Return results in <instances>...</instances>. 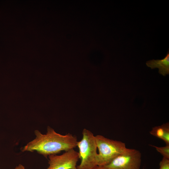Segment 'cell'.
I'll return each mask as SVG.
<instances>
[{
  "instance_id": "cell-1",
  "label": "cell",
  "mask_w": 169,
  "mask_h": 169,
  "mask_svg": "<svg viewBox=\"0 0 169 169\" xmlns=\"http://www.w3.org/2000/svg\"><path fill=\"white\" fill-rule=\"evenodd\" d=\"M34 133L35 138L22 148V151H36L47 158L50 155H56L77 146L78 141L76 136L69 133L65 135L58 133L49 126L45 134L38 130H35Z\"/></svg>"
},
{
  "instance_id": "cell-2",
  "label": "cell",
  "mask_w": 169,
  "mask_h": 169,
  "mask_svg": "<svg viewBox=\"0 0 169 169\" xmlns=\"http://www.w3.org/2000/svg\"><path fill=\"white\" fill-rule=\"evenodd\" d=\"M82 139L78 141L79 158L81 161L77 169H92L97 166V146L95 137L89 130H83Z\"/></svg>"
},
{
  "instance_id": "cell-3",
  "label": "cell",
  "mask_w": 169,
  "mask_h": 169,
  "mask_svg": "<svg viewBox=\"0 0 169 169\" xmlns=\"http://www.w3.org/2000/svg\"><path fill=\"white\" fill-rule=\"evenodd\" d=\"M95 137L99 151L97 166H103L108 164L117 156L129 149L122 141L110 139L101 135Z\"/></svg>"
},
{
  "instance_id": "cell-4",
  "label": "cell",
  "mask_w": 169,
  "mask_h": 169,
  "mask_svg": "<svg viewBox=\"0 0 169 169\" xmlns=\"http://www.w3.org/2000/svg\"><path fill=\"white\" fill-rule=\"evenodd\" d=\"M141 156L138 150L129 149L103 166L109 169H140Z\"/></svg>"
},
{
  "instance_id": "cell-5",
  "label": "cell",
  "mask_w": 169,
  "mask_h": 169,
  "mask_svg": "<svg viewBox=\"0 0 169 169\" xmlns=\"http://www.w3.org/2000/svg\"><path fill=\"white\" fill-rule=\"evenodd\" d=\"M48 157L49 165L47 169H77V163L79 158V154L74 149L61 155H50Z\"/></svg>"
},
{
  "instance_id": "cell-6",
  "label": "cell",
  "mask_w": 169,
  "mask_h": 169,
  "mask_svg": "<svg viewBox=\"0 0 169 169\" xmlns=\"http://www.w3.org/2000/svg\"><path fill=\"white\" fill-rule=\"evenodd\" d=\"M146 65L151 69L155 68L159 69V73L160 74L165 76L169 74V52L167 53L166 56L161 59H153L147 61Z\"/></svg>"
},
{
  "instance_id": "cell-7",
  "label": "cell",
  "mask_w": 169,
  "mask_h": 169,
  "mask_svg": "<svg viewBox=\"0 0 169 169\" xmlns=\"http://www.w3.org/2000/svg\"><path fill=\"white\" fill-rule=\"evenodd\" d=\"M150 133L152 135L163 140L166 145H169V122L160 126L153 127Z\"/></svg>"
},
{
  "instance_id": "cell-8",
  "label": "cell",
  "mask_w": 169,
  "mask_h": 169,
  "mask_svg": "<svg viewBox=\"0 0 169 169\" xmlns=\"http://www.w3.org/2000/svg\"><path fill=\"white\" fill-rule=\"evenodd\" d=\"M150 146L154 147L158 152L163 156V157L169 159V145H166L165 146L162 147L151 145Z\"/></svg>"
},
{
  "instance_id": "cell-9",
  "label": "cell",
  "mask_w": 169,
  "mask_h": 169,
  "mask_svg": "<svg viewBox=\"0 0 169 169\" xmlns=\"http://www.w3.org/2000/svg\"><path fill=\"white\" fill-rule=\"evenodd\" d=\"M159 169H169V159L163 157L159 164Z\"/></svg>"
},
{
  "instance_id": "cell-10",
  "label": "cell",
  "mask_w": 169,
  "mask_h": 169,
  "mask_svg": "<svg viewBox=\"0 0 169 169\" xmlns=\"http://www.w3.org/2000/svg\"><path fill=\"white\" fill-rule=\"evenodd\" d=\"M92 169H109L104 167L103 166H97L94 167Z\"/></svg>"
},
{
  "instance_id": "cell-11",
  "label": "cell",
  "mask_w": 169,
  "mask_h": 169,
  "mask_svg": "<svg viewBox=\"0 0 169 169\" xmlns=\"http://www.w3.org/2000/svg\"><path fill=\"white\" fill-rule=\"evenodd\" d=\"M14 169H25L24 166L21 164L18 165Z\"/></svg>"
}]
</instances>
